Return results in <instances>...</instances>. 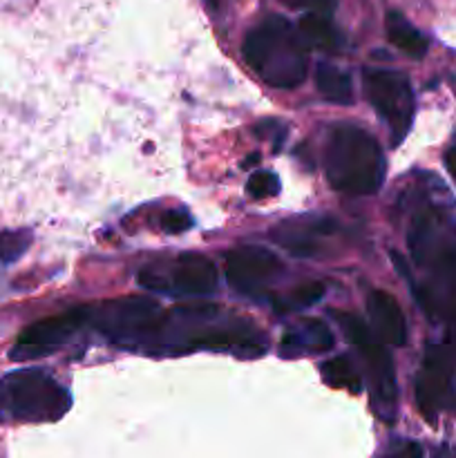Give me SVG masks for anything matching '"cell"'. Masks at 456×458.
<instances>
[{
  "label": "cell",
  "mask_w": 456,
  "mask_h": 458,
  "mask_svg": "<svg viewBox=\"0 0 456 458\" xmlns=\"http://www.w3.org/2000/svg\"><path fill=\"white\" fill-rule=\"evenodd\" d=\"M326 179L347 195H374L384 182V155L369 132L351 123L335 125L326 139Z\"/></svg>",
  "instance_id": "cell-2"
},
{
  "label": "cell",
  "mask_w": 456,
  "mask_h": 458,
  "mask_svg": "<svg viewBox=\"0 0 456 458\" xmlns=\"http://www.w3.org/2000/svg\"><path fill=\"white\" fill-rule=\"evenodd\" d=\"M284 4L293 9H307V12H320L329 13L334 9L335 0H282Z\"/></svg>",
  "instance_id": "cell-23"
},
{
  "label": "cell",
  "mask_w": 456,
  "mask_h": 458,
  "mask_svg": "<svg viewBox=\"0 0 456 458\" xmlns=\"http://www.w3.org/2000/svg\"><path fill=\"white\" fill-rule=\"evenodd\" d=\"M445 168H447V173L452 174V179H454V183H456V143H454V146L447 148V152H445Z\"/></svg>",
  "instance_id": "cell-24"
},
{
  "label": "cell",
  "mask_w": 456,
  "mask_h": 458,
  "mask_svg": "<svg viewBox=\"0 0 456 458\" xmlns=\"http://www.w3.org/2000/svg\"><path fill=\"white\" fill-rule=\"evenodd\" d=\"M282 273L275 253L262 246H240L226 255V277L241 293H262Z\"/></svg>",
  "instance_id": "cell-9"
},
{
  "label": "cell",
  "mask_w": 456,
  "mask_h": 458,
  "mask_svg": "<svg viewBox=\"0 0 456 458\" xmlns=\"http://www.w3.org/2000/svg\"><path fill=\"white\" fill-rule=\"evenodd\" d=\"M367 313L371 318V327L376 338L392 347H402L407 343V322L402 316L401 304L396 298L384 291H374L367 300Z\"/></svg>",
  "instance_id": "cell-12"
},
{
  "label": "cell",
  "mask_w": 456,
  "mask_h": 458,
  "mask_svg": "<svg viewBox=\"0 0 456 458\" xmlns=\"http://www.w3.org/2000/svg\"><path fill=\"white\" fill-rule=\"evenodd\" d=\"M31 244L30 228H16V231L0 233V262L12 264L27 253Z\"/></svg>",
  "instance_id": "cell-19"
},
{
  "label": "cell",
  "mask_w": 456,
  "mask_h": 458,
  "mask_svg": "<svg viewBox=\"0 0 456 458\" xmlns=\"http://www.w3.org/2000/svg\"><path fill=\"white\" fill-rule=\"evenodd\" d=\"M280 179L271 170H258L249 177L246 182V191L255 199H268V197H275L280 192Z\"/></svg>",
  "instance_id": "cell-20"
},
{
  "label": "cell",
  "mask_w": 456,
  "mask_h": 458,
  "mask_svg": "<svg viewBox=\"0 0 456 458\" xmlns=\"http://www.w3.org/2000/svg\"><path fill=\"white\" fill-rule=\"evenodd\" d=\"M88 320L89 309L79 307L34 322L18 335L16 344L12 347V360H31V358L49 356L56 349H61Z\"/></svg>",
  "instance_id": "cell-7"
},
{
  "label": "cell",
  "mask_w": 456,
  "mask_h": 458,
  "mask_svg": "<svg viewBox=\"0 0 456 458\" xmlns=\"http://www.w3.org/2000/svg\"><path fill=\"white\" fill-rule=\"evenodd\" d=\"M334 349V334L329 327L316 318H307L289 329L282 335L280 352L282 356L293 358V356H311V353H325Z\"/></svg>",
  "instance_id": "cell-13"
},
{
  "label": "cell",
  "mask_w": 456,
  "mask_h": 458,
  "mask_svg": "<svg viewBox=\"0 0 456 458\" xmlns=\"http://www.w3.org/2000/svg\"><path fill=\"white\" fill-rule=\"evenodd\" d=\"M338 222L322 215H300L277 224L273 240L284 246L295 258H317L325 249L326 240L335 235Z\"/></svg>",
  "instance_id": "cell-10"
},
{
  "label": "cell",
  "mask_w": 456,
  "mask_h": 458,
  "mask_svg": "<svg viewBox=\"0 0 456 458\" xmlns=\"http://www.w3.org/2000/svg\"><path fill=\"white\" fill-rule=\"evenodd\" d=\"M217 289V268L208 258L199 253H183L174 262L168 291L173 295L204 298Z\"/></svg>",
  "instance_id": "cell-11"
},
{
  "label": "cell",
  "mask_w": 456,
  "mask_h": 458,
  "mask_svg": "<svg viewBox=\"0 0 456 458\" xmlns=\"http://www.w3.org/2000/svg\"><path fill=\"white\" fill-rule=\"evenodd\" d=\"M192 226V217L186 210H165L161 215V228L170 235H179V233H186Z\"/></svg>",
  "instance_id": "cell-22"
},
{
  "label": "cell",
  "mask_w": 456,
  "mask_h": 458,
  "mask_svg": "<svg viewBox=\"0 0 456 458\" xmlns=\"http://www.w3.org/2000/svg\"><path fill=\"white\" fill-rule=\"evenodd\" d=\"M300 36L307 45H316L320 49H335L340 45V36L326 13L307 12L300 21Z\"/></svg>",
  "instance_id": "cell-16"
},
{
  "label": "cell",
  "mask_w": 456,
  "mask_h": 458,
  "mask_svg": "<svg viewBox=\"0 0 456 458\" xmlns=\"http://www.w3.org/2000/svg\"><path fill=\"white\" fill-rule=\"evenodd\" d=\"M384 30H387V38L407 56L423 58L427 54V38L401 12H387Z\"/></svg>",
  "instance_id": "cell-14"
},
{
  "label": "cell",
  "mask_w": 456,
  "mask_h": 458,
  "mask_svg": "<svg viewBox=\"0 0 456 458\" xmlns=\"http://www.w3.org/2000/svg\"><path fill=\"white\" fill-rule=\"evenodd\" d=\"M161 307L150 298H116L107 300L101 307L89 309V322L114 343L134 347L150 343L164 320Z\"/></svg>",
  "instance_id": "cell-5"
},
{
  "label": "cell",
  "mask_w": 456,
  "mask_h": 458,
  "mask_svg": "<svg viewBox=\"0 0 456 458\" xmlns=\"http://www.w3.org/2000/svg\"><path fill=\"white\" fill-rule=\"evenodd\" d=\"M325 284L322 282H308V284L295 286L293 291L284 293L282 298L275 300V311L277 313H298L304 309L313 307L316 302H320L322 295H325Z\"/></svg>",
  "instance_id": "cell-18"
},
{
  "label": "cell",
  "mask_w": 456,
  "mask_h": 458,
  "mask_svg": "<svg viewBox=\"0 0 456 458\" xmlns=\"http://www.w3.org/2000/svg\"><path fill=\"white\" fill-rule=\"evenodd\" d=\"M365 97L369 98L376 114L384 121L393 137V146L405 139L414 121V89L402 72L393 70H365L362 74Z\"/></svg>",
  "instance_id": "cell-6"
},
{
  "label": "cell",
  "mask_w": 456,
  "mask_h": 458,
  "mask_svg": "<svg viewBox=\"0 0 456 458\" xmlns=\"http://www.w3.org/2000/svg\"><path fill=\"white\" fill-rule=\"evenodd\" d=\"M432 458H454V452H452L450 445H445V443H443V445H438L436 450H434Z\"/></svg>",
  "instance_id": "cell-25"
},
{
  "label": "cell",
  "mask_w": 456,
  "mask_h": 458,
  "mask_svg": "<svg viewBox=\"0 0 456 458\" xmlns=\"http://www.w3.org/2000/svg\"><path fill=\"white\" fill-rule=\"evenodd\" d=\"M452 374H454V356L450 349L443 344H429L416 376V405L429 423H434L445 407Z\"/></svg>",
  "instance_id": "cell-8"
},
{
  "label": "cell",
  "mask_w": 456,
  "mask_h": 458,
  "mask_svg": "<svg viewBox=\"0 0 456 458\" xmlns=\"http://www.w3.org/2000/svg\"><path fill=\"white\" fill-rule=\"evenodd\" d=\"M322 378L335 389H347L351 394H360L362 389V380L358 376V371L353 369L351 360L344 356L331 358L322 365Z\"/></svg>",
  "instance_id": "cell-17"
},
{
  "label": "cell",
  "mask_w": 456,
  "mask_h": 458,
  "mask_svg": "<svg viewBox=\"0 0 456 458\" xmlns=\"http://www.w3.org/2000/svg\"><path fill=\"white\" fill-rule=\"evenodd\" d=\"M338 320L340 329L347 335L351 344L360 349L362 362H365L367 378H369L371 387V407H374L376 416L383 419L384 423H393L396 419V405H398V385H396V371H393L392 356L384 349V343H380L376 335H371L369 327L351 313L338 311L334 313Z\"/></svg>",
  "instance_id": "cell-4"
},
{
  "label": "cell",
  "mask_w": 456,
  "mask_h": 458,
  "mask_svg": "<svg viewBox=\"0 0 456 458\" xmlns=\"http://www.w3.org/2000/svg\"><path fill=\"white\" fill-rule=\"evenodd\" d=\"M380 458H425L423 447L410 438H393L387 443Z\"/></svg>",
  "instance_id": "cell-21"
},
{
  "label": "cell",
  "mask_w": 456,
  "mask_h": 458,
  "mask_svg": "<svg viewBox=\"0 0 456 458\" xmlns=\"http://www.w3.org/2000/svg\"><path fill=\"white\" fill-rule=\"evenodd\" d=\"M316 85L322 98L335 106H349L353 101V83L351 76L340 67L320 63L316 70Z\"/></svg>",
  "instance_id": "cell-15"
},
{
  "label": "cell",
  "mask_w": 456,
  "mask_h": 458,
  "mask_svg": "<svg viewBox=\"0 0 456 458\" xmlns=\"http://www.w3.org/2000/svg\"><path fill=\"white\" fill-rule=\"evenodd\" d=\"M244 58L250 70L271 88L291 89L307 79V43L300 31L280 16L266 18L246 36Z\"/></svg>",
  "instance_id": "cell-1"
},
{
  "label": "cell",
  "mask_w": 456,
  "mask_h": 458,
  "mask_svg": "<svg viewBox=\"0 0 456 458\" xmlns=\"http://www.w3.org/2000/svg\"><path fill=\"white\" fill-rule=\"evenodd\" d=\"M72 398L43 369H18L0 378V420L54 423L70 411Z\"/></svg>",
  "instance_id": "cell-3"
}]
</instances>
